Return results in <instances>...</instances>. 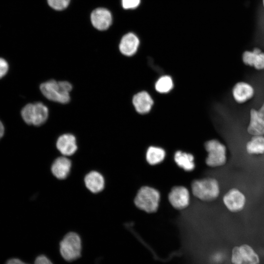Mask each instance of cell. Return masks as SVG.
I'll return each mask as SVG.
<instances>
[{"label":"cell","instance_id":"4dcf8cb0","mask_svg":"<svg viewBox=\"0 0 264 264\" xmlns=\"http://www.w3.org/2000/svg\"><path fill=\"white\" fill-rule=\"evenodd\" d=\"M263 5H264V0H263Z\"/></svg>","mask_w":264,"mask_h":264},{"label":"cell","instance_id":"f1b7e54d","mask_svg":"<svg viewBox=\"0 0 264 264\" xmlns=\"http://www.w3.org/2000/svg\"><path fill=\"white\" fill-rule=\"evenodd\" d=\"M258 111L260 116L264 120V103Z\"/></svg>","mask_w":264,"mask_h":264},{"label":"cell","instance_id":"9c48e42d","mask_svg":"<svg viewBox=\"0 0 264 264\" xmlns=\"http://www.w3.org/2000/svg\"><path fill=\"white\" fill-rule=\"evenodd\" d=\"M90 21L95 28L99 31H105L111 25L112 14L107 8H97L90 14Z\"/></svg>","mask_w":264,"mask_h":264},{"label":"cell","instance_id":"83f0119b","mask_svg":"<svg viewBox=\"0 0 264 264\" xmlns=\"http://www.w3.org/2000/svg\"><path fill=\"white\" fill-rule=\"evenodd\" d=\"M6 264H28L16 258L9 259Z\"/></svg>","mask_w":264,"mask_h":264},{"label":"cell","instance_id":"30bf717a","mask_svg":"<svg viewBox=\"0 0 264 264\" xmlns=\"http://www.w3.org/2000/svg\"><path fill=\"white\" fill-rule=\"evenodd\" d=\"M169 200L171 205L177 209H182L189 204L190 196L187 189L183 186H176L171 190Z\"/></svg>","mask_w":264,"mask_h":264},{"label":"cell","instance_id":"2e32d148","mask_svg":"<svg viewBox=\"0 0 264 264\" xmlns=\"http://www.w3.org/2000/svg\"><path fill=\"white\" fill-rule=\"evenodd\" d=\"M153 100L150 94L146 91H141L134 95L132 103L136 110L140 113H146L151 109Z\"/></svg>","mask_w":264,"mask_h":264},{"label":"cell","instance_id":"277c9868","mask_svg":"<svg viewBox=\"0 0 264 264\" xmlns=\"http://www.w3.org/2000/svg\"><path fill=\"white\" fill-rule=\"evenodd\" d=\"M81 251V239L75 232H70L67 233L60 242L61 255L67 262H72L79 258Z\"/></svg>","mask_w":264,"mask_h":264},{"label":"cell","instance_id":"8fae6325","mask_svg":"<svg viewBox=\"0 0 264 264\" xmlns=\"http://www.w3.org/2000/svg\"><path fill=\"white\" fill-rule=\"evenodd\" d=\"M56 146L59 152L65 156L72 155L78 148L76 137L71 133L60 135L57 140Z\"/></svg>","mask_w":264,"mask_h":264},{"label":"cell","instance_id":"6da1fadb","mask_svg":"<svg viewBox=\"0 0 264 264\" xmlns=\"http://www.w3.org/2000/svg\"><path fill=\"white\" fill-rule=\"evenodd\" d=\"M40 89L43 95L51 101L66 104L70 101L72 85L68 82L50 80L42 83Z\"/></svg>","mask_w":264,"mask_h":264},{"label":"cell","instance_id":"e0dca14e","mask_svg":"<svg viewBox=\"0 0 264 264\" xmlns=\"http://www.w3.org/2000/svg\"><path fill=\"white\" fill-rule=\"evenodd\" d=\"M250 115L248 132L253 136L264 135V120L260 116L258 110L254 109L251 110Z\"/></svg>","mask_w":264,"mask_h":264},{"label":"cell","instance_id":"d4e9b609","mask_svg":"<svg viewBox=\"0 0 264 264\" xmlns=\"http://www.w3.org/2000/svg\"><path fill=\"white\" fill-rule=\"evenodd\" d=\"M253 66L257 69H264V53L261 52L257 55Z\"/></svg>","mask_w":264,"mask_h":264},{"label":"cell","instance_id":"3957f363","mask_svg":"<svg viewBox=\"0 0 264 264\" xmlns=\"http://www.w3.org/2000/svg\"><path fill=\"white\" fill-rule=\"evenodd\" d=\"M160 200L159 192L154 188L143 186L138 191L134 204L139 209L147 213L156 211Z\"/></svg>","mask_w":264,"mask_h":264},{"label":"cell","instance_id":"ffe728a7","mask_svg":"<svg viewBox=\"0 0 264 264\" xmlns=\"http://www.w3.org/2000/svg\"><path fill=\"white\" fill-rule=\"evenodd\" d=\"M165 157V152L161 148L151 146L147 151L146 159L151 165H155L162 162Z\"/></svg>","mask_w":264,"mask_h":264},{"label":"cell","instance_id":"7c38bea8","mask_svg":"<svg viewBox=\"0 0 264 264\" xmlns=\"http://www.w3.org/2000/svg\"><path fill=\"white\" fill-rule=\"evenodd\" d=\"M71 160L65 156L56 158L51 166L52 175L60 180L65 179L68 176L71 168Z\"/></svg>","mask_w":264,"mask_h":264},{"label":"cell","instance_id":"9a60e30c","mask_svg":"<svg viewBox=\"0 0 264 264\" xmlns=\"http://www.w3.org/2000/svg\"><path fill=\"white\" fill-rule=\"evenodd\" d=\"M254 93L253 88L249 84L244 82L236 83L232 90L233 97L239 103H244L251 98Z\"/></svg>","mask_w":264,"mask_h":264},{"label":"cell","instance_id":"7a4b0ae2","mask_svg":"<svg viewBox=\"0 0 264 264\" xmlns=\"http://www.w3.org/2000/svg\"><path fill=\"white\" fill-rule=\"evenodd\" d=\"M192 191L197 198L210 201L219 197L220 188L217 179L208 177L194 181L192 184Z\"/></svg>","mask_w":264,"mask_h":264},{"label":"cell","instance_id":"ac0fdd59","mask_svg":"<svg viewBox=\"0 0 264 264\" xmlns=\"http://www.w3.org/2000/svg\"><path fill=\"white\" fill-rule=\"evenodd\" d=\"M174 159L177 165L186 171L195 168L194 156L191 154L178 151L175 153Z\"/></svg>","mask_w":264,"mask_h":264},{"label":"cell","instance_id":"cb8c5ba5","mask_svg":"<svg viewBox=\"0 0 264 264\" xmlns=\"http://www.w3.org/2000/svg\"><path fill=\"white\" fill-rule=\"evenodd\" d=\"M122 7L125 10L136 8L140 4V0H121Z\"/></svg>","mask_w":264,"mask_h":264},{"label":"cell","instance_id":"4316f807","mask_svg":"<svg viewBox=\"0 0 264 264\" xmlns=\"http://www.w3.org/2000/svg\"><path fill=\"white\" fill-rule=\"evenodd\" d=\"M34 264H53V263L46 256L41 255L36 258Z\"/></svg>","mask_w":264,"mask_h":264},{"label":"cell","instance_id":"5bb4252c","mask_svg":"<svg viewBox=\"0 0 264 264\" xmlns=\"http://www.w3.org/2000/svg\"><path fill=\"white\" fill-rule=\"evenodd\" d=\"M84 183L88 190L93 194L101 192L105 184L103 176L96 171H91L85 176Z\"/></svg>","mask_w":264,"mask_h":264},{"label":"cell","instance_id":"603a6c76","mask_svg":"<svg viewBox=\"0 0 264 264\" xmlns=\"http://www.w3.org/2000/svg\"><path fill=\"white\" fill-rule=\"evenodd\" d=\"M257 54H258L254 52L253 51H244L242 56L243 62L246 65L253 66Z\"/></svg>","mask_w":264,"mask_h":264},{"label":"cell","instance_id":"44dd1931","mask_svg":"<svg viewBox=\"0 0 264 264\" xmlns=\"http://www.w3.org/2000/svg\"><path fill=\"white\" fill-rule=\"evenodd\" d=\"M173 87L172 78L168 75L160 77L155 84V89L159 92L165 93L170 91Z\"/></svg>","mask_w":264,"mask_h":264},{"label":"cell","instance_id":"484cf974","mask_svg":"<svg viewBox=\"0 0 264 264\" xmlns=\"http://www.w3.org/2000/svg\"><path fill=\"white\" fill-rule=\"evenodd\" d=\"M8 70V65L5 60L0 58V78L3 77Z\"/></svg>","mask_w":264,"mask_h":264},{"label":"cell","instance_id":"4fadbf2b","mask_svg":"<svg viewBox=\"0 0 264 264\" xmlns=\"http://www.w3.org/2000/svg\"><path fill=\"white\" fill-rule=\"evenodd\" d=\"M139 44L138 37L134 34L129 32L122 37L119 44V49L123 55L131 56L136 52Z\"/></svg>","mask_w":264,"mask_h":264},{"label":"cell","instance_id":"8992f818","mask_svg":"<svg viewBox=\"0 0 264 264\" xmlns=\"http://www.w3.org/2000/svg\"><path fill=\"white\" fill-rule=\"evenodd\" d=\"M230 262L232 264H260L261 258L251 245L243 243L232 248Z\"/></svg>","mask_w":264,"mask_h":264},{"label":"cell","instance_id":"52a82bcc","mask_svg":"<svg viewBox=\"0 0 264 264\" xmlns=\"http://www.w3.org/2000/svg\"><path fill=\"white\" fill-rule=\"evenodd\" d=\"M205 148L208 153L205 160L208 166L217 167L226 163V148L224 144L218 140L212 139L205 143Z\"/></svg>","mask_w":264,"mask_h":264},{"label":"cell","instance_id":"7402d4cb","mask_svg":"<svg viewBox=\"0 0 264 264\" xmlns=\"http://www.w3.org/2000/svg\"><path fill=\"white\" fill-rule=\"evenodd\" d=\"M49 6L56 11H62L69 5L70 0H47Z\"/></svg>","mask_w":264,"mask_h":264},{"label":"cell","instance_id":"5b68a950","mask_svg":"<svg viewBox=\"0 0 264 264\" xmlns=\"http://www.w3.org/2000/svg\"><path fill=\"white\" fill-rule=\"evenodd\" d=\"M21 115L28 125L39 126L47 120L49 111L47 107L41 102L28 104L22 110Z\"/></svg>","mask_w":264,"mask_h":264},{"label":"cell","instance_id":"ba28073f","mask_svg":"<svg viewBox=\"0 0 264 264\" xmlns=\"http://www.w3.org/2000/svg\"><path fill=\"white\" fill-rule=\"evenodd\" d=\"M223 202L226 208L231 212L238 213L245 207L246 198L244 193L237 188L229 190L223 197Z\"/></svg>","mask_w":264,"mask_h":264},{"label":"cell","instance_id":"f546056e","mask_svg":"<svg viewBox=\"0 0 264 264\" xmlns=\"http://www.w3.org/2000/svg\"><path fill=\"white\" fill-rule=\"evenodd\" d=\"M4 132V128L2 123L0 121V138L2 137Z\"/></svg>","mask_w":264,"mask_h":264},{"label":"cell","instance_id":"d6986e66","mask_svg":"<svg viewBox=\"0 0 264 264\" xmlns=\"http://www.w3.org/2000/svg\"><path fill=\"white\" fill-rule=\"evenodd\" d=\"M246 151L250 155L264 154V136H253L246 144Z\"/></svg>","mask_w":264,"mask_h":264}]
</instances>
